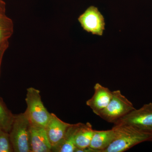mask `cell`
I'll return each mask as SVG.
<instances>
[{
  "label": "cell",
  "mask_w": 152,
  "mask_h": 152,
  "mask_svg": "<svg viewBox=\"0 0 152 152\" xmlns=\"http://www.w3.org/2000/svg\"><path fill=\"white\" fill-rule=\"evenodd\" d=\"M78 123L71 124L64 137L56 145L52 148V152H75L77 148L75 144V137Z\"/></svg>",
  "instance_id": "7c38bea8"
},
{
  "label": "cell",
  "mask_w": 152,
  "mask_h": 152,
  "mask_svg": "<svg viewBox=\"0 0 152 152\" xmlns=\"http://www.w3.org/2000/svg\"><path fill=\"white\" fill-rule=\"evenodd\" d=\"M9 47V41L0 45V73H1V67L2 61L3 56L5 52Z\"/></svg>",
  "instance_id": "2e32d148"
},
{
  "label": "cell",
  "mask_w": 152,
  "mask_h": 152,
  "mask_svg": "<svg viewBox=\"0 0 152 152\" xmlns=\"http://www.w3.org/2000/svg\"><path fill=\"white\" fill-rule=\"evenodd\" d=\"M31 152H52L45 128L31 126Z\"/></svg>",
  "instance_id": "9c48e42d"
},
{
  "label": "cell",
  "mask_w": 152,
  "mask_h": 152,
  "mask_svg": "<svg viewBox=\"0 0 152 152\" xmlns=\"http://www.w3.org/2000/svg\"><path fill=\"white\" fill-rule=\"evenodd\" d=\"M14 32V23L12 19L4 15H0V45L9 41Z\"/></svg>",
  "instance_id": "4fadbf2b"
},
{
  "label": "cell",
  "mask_w": 152,
  "mask_h": 152,
  "mask_svg": "<svg viewBox=\"0 0 152 152\" xmlns=\"http://www.w3.org/2000/svg\"><path fill=\"white\" fill-rule=\"evenodd\" d=\"M94 131L90 123H78L75 137L77 148L83 149L89 147Z\"/></svg>",
  "instance_id": "8fae6325"
},
{
  "label": "cell",
  "mask_w": 152,
  "mask_h": 152,
  "mask_svg": "<svg viewBox=\"0 0 152 152\" xmlns=\"http://www.w3.org/2000/svg\"><path fill=\"white\" fill-rule=\"evenodd\" d=\"M4 2L2 0H0V3H4Z\"/></svg>",
  "instance_id": "ac0fdd59"
},
{
  "label": "cell",
  "mask_w": 152,
  "mask_h": 152,
  "mask_svg": "<svg viewBox=\"0 0 152 152\" xmlns=\"http://www.w3.org/2000/svg\"><path fill=\"white\" fill-rule=\"evenodd\" d=\"M13 148L9 132L0 128V152H13Z\"/></svg>",
  "instance_id": "9a60e30c"
},
{
  "label": "cell",
  "mask_w": 152,
  "mask_h": 152,
  "mask_svg": "<svg viewBox=\"0 0 152 152\" xmlns=\"http://www.w3.org/2000/svg\"><path fill=\"white\" fill-rule=\"evenodd\" d=\"M31 127L29 121L24 113L14 115L10 134L15 152H31Z\"/></svg>",
  "instance_id": "3957f363"
},
{
  "label": "cell",
  "mask_w": 152,
  "mask_h": 152,
  "mask_svg": "<svg viewBox=\"0 0 152 152\" xmlns=\"http://www.w3.org/2000/svg\"><path fill=\"white\" fill-rule=\"evenodd\" d=\"M94 91V95L87 101L86 104L97 115L108 105L113 97V91L99 83L95 84Z\"/></svg>",
  "instance_id": "52a82bcc"
},
{
  "label": "cell",
  "mask_w": 152,
  "mask_h": 152,
  "mask_svg": "<svg viewBox=\"0 0 152 152\" xmlns=\"http://www.w3.org/2000/svg\"><path fill=\"white\" fill-rule=\"evenodd\" d=\"M6 12V4L5 2L0 3V15H4Z\"/></svg>",
  "instance_id": "e0dca14e"
},
{
  "label": "cell",
  "mask_w": 152,
  "mask_h": 152,
  "mask_svg": "<svg viewBox=\"0 0 152 152\" xmlns=\"http://www.w3.org/2000/svg\"><path fill=\"white\" fill-rule=\"evenodd\" d=\"M114 140L103 152H124L143 142L151 141V133L126 124H116Z\"/></svg>",
  "instance_id": "6da1fadb"
},
{
  "label": "cell",
  "mask_w": 152,
  "mask_h": 152,
  "mask_svg": "<svg viewBox=\"0 0 152 152\" xmlns=\"http://www.w3.org/2000/svg\"><path fill=\"white\" fill-rule=\"evenodd\" d=\"M115 133L113 128L107 130H95L90 148L96 152H103L114 140Z\"/></svg>",
  "instance_id": "30bf717a"
},
{
  "label": "cell",
  "mask_w": 152,
  "mask_h": 152,
  "mask_svg": "<svg viewBox=\"0 0 152 152\" xmlns=\"http://www.w3.org/2000/svg\"><path fill=\"white\" fill-rule=\"evenodd\" d=\"M26 110L24 113L32 126L45 128L51 113L48 111L41 99L39 90L31 87L27 89L26 99Z\"/></svg>",
  "instance_id": "7a4b0ae2"
},
{
  "label": "cell",
  "mask_w": 152,
  "mask_h": 152,
  "mask_svg": "<svg viewBox=\"0 0 152 152\" xmlns=\"http://www.w3.org/2000/svg\"><path fill=\"white\" fill-rule=\"evenodd\" d=\"M14 118V114L8 108L3 99L0 97V128L10 132Z\"/></svg>",
  "instance_id": "5bb4252c"
},
{
  "label": "cell",
  "mask_w": 152,
  "mask_h": 152,
  "mask_svg": "<svg viewBox=\"0 0 152 152\" xmlns=\"http://www.w3.org/2000/svg\"><path fill=\"white\" fill-rule=\"evenodd\" d=\"M71 125L63 121L54 114L51 113L50 119L45 129L52 148L62 140Z\"/></svg>",
  "instance_id": "ba28073f"
},
{
  "label": "cell",
  "mask_w": 152,
  "mask_h": 152,
  "mask_svg": "<svg viewBox=\"0 0 152 152\" xmlns=\"http://www.w3.org/2000/svg\"><path fill=\"white\" fill-rule=\"evenodd\" d=\"M129 125L142 130H152V103L145 104L139 109H135L114 124Z\"/></svg>",
  "instance_id": "5b68a950"
},
{
  "label": "cell",
  "mask_w": 152,
  "mask_h": 152,
  "mask_svg": "<svg viewBox=\"0 0 152 152\" xmlns=\"http://www.w3.org/2000/svg\"><path fill=\"white\" fill-rule=\"evenodd\" d=\"M82 27L86 31L93 35L102 36L105 30L104 18L97 8L89 7L78 18Z\"/></svg>",
  "instance_id": "8992f818"
},
{
  "label": "cell",
  "mask_w": 152,
  "mask_h": 152,
  "mask_svg": "<svg viewBox=\"0 0 152 152\" xmlns=\"http://www.w3.org/2000/svg\"><path fill=\"white\" fill-rule=\"evenodd\" d=\"M150 132H151V134H152V130H151V131H150ZM151 142H152V139H151Z\"/></svg>",
  "instance_id": "d6986e66"
},
{
  "label": "cell",
  "mask_w": 152,
  "mask_h": 152,
  "mask_svg": "<svg viewBox=\"0 0 152 152\" xmlns=\"http://www.w3.org/2000/svg\"><path fill=\"white\" fill-rule=\"evenodd\" d=\"M135 109L133 104L120 90H116L113 91V97L108 105L97 115L108 122L114 124Z\"/></svg>",
  "instance_id": "277c9868"
}]
</instances>
